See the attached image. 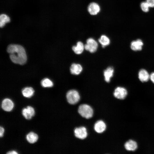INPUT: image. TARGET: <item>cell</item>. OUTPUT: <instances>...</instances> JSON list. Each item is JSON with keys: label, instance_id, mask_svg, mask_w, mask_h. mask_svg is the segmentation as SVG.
<instances>
[{"label": "cell", "instance_id": "cell-1", "mask_svg": "<svg viewBox=\"0 0 154 154\" xmlns=\"http://www.w3.org/2000/svg\"><path fill=\"white\" fill-rule=\"evenodd\" d=\"M7 51L9 54L10 58L13 63L23 65L27 60L25 50L22 46L18 44H11L9 45Z\"/></svg>", "mask_w": 154, "mask_h": 154}, {"label": "cell", "instance_id": "cell-2", "mask_svg": "<svg viewBox=\"0 0 154 154\" xmlns=\"http://www.w3.org/2000/svg\"><path fill=\"white\" fill-rule=\"evenodd\" d=\"M78 112L81 116L86 119L91 117L93 113L92 108L90 106L86 104H82L80 106L78 109Z\"/></svg>", "mask_w": 154, "mask_h": 154}, {"label": "cell", "instance_id": "cell-3", "mask_svg": "<svg viewBox=\"0 0 154 154\" xmlns=\"http://www.w3.org/2000/svg\"><path fill=\"white\" fill-rule=\"evenodd\" d=\"M66 98L68 102L71 104H76L80 99V96L78 92L76 90H72L67 93Z\"/></svg>", "mask_w": 154, "mask_h": 154}, {"label": "cell", "instance_id": "cell-4", "mask_svg": "<svg viewBox=\"0 0 154 154\" xmlns=\"http://www.w3.org/2000/svg\"><path fill=\"white\" fill-rule=\"evenodd\" d=\"M98 47L97 42L93 38H89L86 40V44L84 45L85 49L91 53L96 52Z\"/></svg>", "mask_w": 154, "mask_h": 154}, {"label": "cell", "instance_id": "cell-5", "mask_svg": "<svg viewBox=\"0 0 154 154\" xmlns=\"http://www.w3.org/2000/svg\"><path fill=\"white\" fill-rule=\"evenodd\" d=\"M127 94V90L125 88L118 87L115 90L114 95L117 99L123 100L125 99Z\"/></svg>", "mask_w": 154, "mask_h": 154}, {"label": "cell", "instance_id": "cell-6", "mask_svg": "<svg viewBox=\"0 0 154 154\" xmlns=\"http://www.w3.org/2000/svg\"><path fill=\"white\" fill-rule=\"evenodd\" d=\"M74 133L76 137L81 139H84L87 135L86 129L84 127L76 128L74 129Z\"/></svg>", "mask_w": 154, "mask_h": 154}, {"label": "cell", "instance_id": "cell-7", "mask_svg": "<svg viewBox=\"0 0 154 154\" xmlns=\"http://www.w3.org/2000/svg\"><path fill=\"white\" fill-rule=\"evenodd\" d=\"M1 106L3 110L9 112L13 109L14 107V104L10 99L5 98L2 101Z\"/></svg>", "mask_w": 154, "mask_h": 154}, {"label": "cell", "instance_id": "cell-8", "mask_svg": "<svg viewBox=\"0 0 154 154\" xmlns=\"http://www.w3.org/2000/svg\"><path fill=\"white\" fill-rule=\"evenodd\" d=\"M22 114L24 117L27 119H30L35 114L34 109L31 106H28L26 108H23Z\"/></svg>", "mask_w": 154, "mask_h": 154}, {"label": "cell", "instance_id": "cell-9", "mask_svg": "<svg viewBox=\"0 0 154 154\" xmlns=\"http://www.w3.org/2000/svg\"><path fill=\"white\" fill-rule=\"evenodd\" d=\"M143 45L142 41L139 39L132 41L131 43L130 47L133 51H139L142 50Z\"/></svg>", "mask_w": 154, "mask_h": 154}, {"label": "cell", "instance_id": "cell-10", "mask_svg": "<svg viewBox=\"0 0 154 154\" xmlns=\"http://www.w3.org/2000/svg\"><path fill=\"white\" fill-rule=\"evenodd\" d=\"M88 10L91 15H97L100 12V7L97 3L92 2L89 5Z\"/></svg>", "mask_w": 154, "mask_h": 154}, {"label": "cell", "instance_id": "cell-11", "mask_svg": "<svg viewBox=\"0 0 154 154\" xmlns=\"http://www.w3.org/2000/svg\"><path fill=\"white\" fill-rule=\"evenodd\" d=\"M150 75L145 69H141L139 72L138 77L139 80L142 82H146L150 79Z\"/></svg>", "mask_w": 154, "mask_h": 154}, {"label": "cell", "instance_id": "cell-12", "mask_svg": "<svg viewBox=\"0 0 154 154\" xmlns=\"http://www.w3.org/2000/svg\"><path fill=\"white\" fill-rule=\"evenodd\" d=\"M125 149L128 151H134L137 147V142L133 140H129L125 142L124 144Z\"/></svg>", "mask_w": 154, "mask_h": 154}, {"label": "cell", "instance_id": "cell-13", "mask_svg": "<svg viewBox=\"0 0 154 154\" xmlns=\"http://www.w3.org/2000/svg\"><path fill=\"white\" fill-rule=\"evenodd\" d=\"M106 128L105 123L102 120H99L97 121L94 125L95 131L98 133H101L104 132Z\"/></svg>", "mask_w": 154, "mask_h": 154}, {"label": "cell", "instance_id": "cell-14", "mask_svg": "<svg viewBox=\"0 0 154 154\" xmlns=\"http://www.w3.org/2000/svg\"><path fill=\"white\" fill-rule=\"evenodd\" d=\"M114 69L112 67H109L104 71V75L105 81L107 82H109L110 79L113 76Z\"/></svg>", "mask_w": 154, "mask_h": 154}, {"label": "cell", "instance_id": "cell-15", "mask_svg": "<svg viewBox=\"0 0 154 154\" xmlns=\"http://www.w3.org/2000/svg\"><path fill=\"white\" fill-rule=\"evenodd\" d=\"M82 70V67L81 65L75 63L72 64L70 68L71 73L72 74L75 75L80 74Z\"/></svg>", "mask_w": 154, "mask_h": 154}, {"label": "cell", "instance_id": "cell-16", "mask_svg": "<svg viewBox=\"0 0 154 154\" xmlns=\"http://www.w3.org/2000/svg\"><path fill=\"white\" fill-rule=\"evenodd\" d=\"M84 48V45L83 43L78 41L76 45L72 47V50L74 52L78 54H81L83 51Z\"/></svg>", "mask_w": 154, "mask_h": 154}, {"label": "cell", "instance_id": "cell-17", "mask_svg": "<svg viewBox=\"0 0 154 154\" xmlns=\"http://www.w3.org/2000/svg\"><path fill=\"white\" fill-rule=\"evenodd\" d=\"M26 138L27 141L30 143H33L36 142L37 140L38 137L36 133L31 132L26 135Z\"/></svg>", "mask_w": 154, "mask_h": 154}, {"label": "cell", "instance_id": "cell-18", "mask_svg": "<svg viewBox=\"0 0 154 154\" xmlns=\"http://www.w3.org/2000/svg\"><path fill=\"white\" fill-rule=\"evenodd\" d=\"M34 91L33 88L31 87H26L22 90L23 95L26 98H30L34 94Z\"/></svg>", "mask_w": 154, "mask_h": 154}, {"label": "cell", "instance_id": "cell-19", "mask_svg": "<svg viewBox=\"0 0 154 154\" xmlns=\"http://www.w3.org/2000/svg\"><path fill=\"white\" fill-rule=\"evenodd\" d=\"M99 42L101 44L103 48L109 45L110 43V39L105 35H102L98 40Z\"/></svg>", "mask_w": 154, "mask_h": 154}, {"label": "cell", "instance_id": "cell-20", "mask_svg": "<svg viewBox=\"0 0 154 154\" xmlns=\"http://www.w3.org/2000/svg\"><path fill=\"white\" fill-rule=\"evenodd\" d=\"M10 19L9 17L7 15L2 14L0 16V27L1 28L3 27L6 23L10 22Z\"/></svg>", "mask_w": 154, "mask_h": 154}, {"label": "cell", "instance_id": "cell-21", "mask_svg": "<svg viewBox=\"0 0 154 154\" xmlns=\"http://www.w3.org/2000/svg\"><path fill=\"white\" fill-rule=\"evenodd\" d=\"M41 85L44 87H50L53 86V83L49 79L45 78L41 81Z\"/></svg>", "mask_w": 154, "mask_h": 154}, {"label": "cell", "instance_id": "cell-22", "mask_svg": "<svg viewBox=\"0 0 154 154\" xmlns=\"http://www.w3.org/2000/svg\"><path fill=\"white\" fill-rule=\"evenodd\" d=\"M140 7L142 10L145 12L149 11V7L146 2H143L141 3Z\"/></svg>", "mask_w": 154, "mask_h": 154}, {"label": "cell", "instance_id": "cell-23", "mask_svg": "<svg viewBox=\"0 0 154 154\" xmlns=\"http://www.w3.org/2000/svg\"><path fill=\"white\" fill-rule=\"evenodd\" d=\"M146 2L149 7H154V0H146Z\"/></svg>", "mask_w": 154, "mask_h": 154}, {"label": "cell", "instance_id": "cell-24", "mask_svg": "<svg viewBox=\"0 0 154 154\" xmlns=\"http://www.w3.org/2000/svg\"><path fill=\"white\" fill-rule=\"evenodd\" d=\"M150 79L152 82L154 84V72H153L150 74Z\"/></svg>", "mask_w": 154, "mask_h": 154}, {"label": "cell", "instance_id": "cell-25", "mask_svg": "<svg viewBox=\"0 0 154 154\" xmlns=\"http://www.w3.org/2000/svg\"><path fill=\"white\" fill-rule=\"evenodd\" d=\"M4 131V128L1 126L0 127V136L1 137L3 136Z\"/></svg>", "mask_w": 154, "mask_h": 154}, {"label": "cell", "instance_id": "cell-26", "mask_svg": "<svg viewBox=\"0 0 154 154\" xmlns=\"http://www.w3.org/2000/svg\"><path fill=\"white\" fill-rule=\"evenodd\" d=\"M7 154H17L18 153L15 151H9L7 153Z\"/></svg>", "mask_w": 154, "mask_h": 154}]
</instances>
